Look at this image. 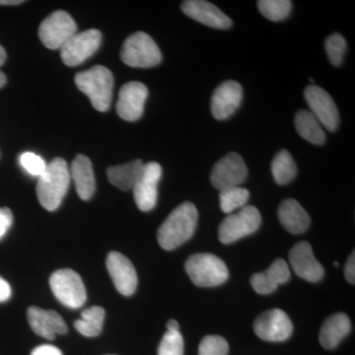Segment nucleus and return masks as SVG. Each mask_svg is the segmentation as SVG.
Here are the masks:
<instances>
[{
  "mask_svg": "<svg viewBox=\"0 0 355 355\" xmlns=\"http://www.w3.org/2000/svg\"><path fill=\"white\" fill-rule=\"evenodd\" d=\"M198 214L193 203L186 202L176 207L158 229L159 245L172 251L188 241L195 233Z\"/></svg>",
  "mask_w": 355,
  "mask_h": 355,
  "instance_id": "f257e3e1",
  "label": "nucleus"
},
{
  "mask_svg": "<svg viewBox=\"0 0 355 355\" xmlns=\"http://www.w3.org/2000/svg\"><path fill=\"white\" fill-rule=\"evenodd\" d=\"M70 180L69 165L64 159L55 158L49 163L37 184V196L44 209L53 211L60 207L69 190Z\"/></svg>",
  "mask_w": 355,
  "mask_h": 355,
  "instance_id": "f03ea898",
  "label": "nucleus"
},
{
  "mask_svg": "<svg viewBox=\"0 0 355 355\" xmlns=\"http://www.w3.org/2000/svg\"><path fill=\"white\" fill-rule=\"evenodd\" d=\"M76 84L97 111L106 112L111 107L113 98L114 77L107 67L95 65L92 69L79 72Z\"/></svg>",
  "mask_w": 355,
  "mask_h": 355,
  "instance_id": "7ed1b4c3",
  "label": "nucleus"
},
{
  "mask_svg": "<svg viewBox=\"0 0 355 355\" xmlns=\"http://www.w3.org/2000/svg\"><path fill=\"white\" fill-rule=\"evenodd\" d=\"M184 270L193 284L200 287L221 286L228 279L225 263L212 254H196L184 263Z\"/></svg>",
  "mask_w": 355,
  "mask_h": 355,
  "instance_id": "20e7f679",
  "label": "nucleus"
},
{
  "mask_svg": "<svg viewBox=\"0 0 355 355\" xmlns=\"http://www.w3.org/2000/svg\"><path fill=\"white\" fill-rule=\"evenodd\" d=\"M121 58L128 67L139 69L156 67L162 60L160 49L144 32L135 33L125 40L121 48Z\"/></svg>",
  "mask_w": 355,
  "mask_h": 355,
  "instance_id": "39448f33",
  "label": "nucleus"
},
{
  "mask_svg": "<svg viewBox=\"0 0 355 355\" xmlns=\"http://www.w3.org/2000/svg\"><path fill=\"white\" fill-rule=\"evenodd\" d=\"M51 291L62 305L77 309L86 302L87 294L80 275L70 268L58 270L50 277Z\"/></svg>",
  "mask_w": 355,
  "mask_h": 355,
  "instance_id": "423d86ee",
  "label": "nucleus"
},
{
  "mask_svg": "<svg viewBox=\"0 0 355 355\" xmlns=\"http://www.w3.org/2000/svg\"><path fill=\"white\" fill-rule=\"evenodd\" d=\"M261 223L259 209L253 205H246L237 214H229L219 226L218 237L223 244H231L253 234Z\"/></svg>",
  "mask_w": 355,
  "mask_h": 355,
  "instance_id": "0eeeda50",
  "label": "nucleus"
},
{
  "mask_svg": "<svg viewBox=\"0 0 355 355\" xmlns=\"http://www.w3.org/2000/svg\"><path fill=\"white\" fill-rule=\"evenodd\" d=\"M76 33L77 25L73 18L65 11L58 10L41 23L39 38L46 48L60 50Z\"/></svg>",
  "mask_w": 355,
  "mask_h": 355,
  "instance_id": "6e6552de",
  "label": "nucleus"
},
{
  "mask_svg": "<svg viewBox=\"0 0 355 355\" xmlns=\"http://www.w3.org/2000/svg\"><path fill=\"white\" fill-rule=\"evenodd\" d=\"M102 42V33L90 29L76 33L60 49V57L67 67H77L94 55Z\"/></svg>",
  "mask_w": 355,
  "mask_h": 355,
  "instance_id": "1a4fd4ad",
  "label": "nucleus"
},
{
  "mask_svg": "<svg viewBox=\"0 0 355 355\" xmlns=\"http://www.w3.org/2000/svg\"><path fill=\"white\" fill-rule=\"evenodd\" d=\"M310 112L329 132H336L340 125V114L331 96L324 89L311 84L304 91Z\"/></svg>",
  "mask_w": 355,
  "mask_h": 355,
  "instance_id": "9d476101",
  "label": "nucleus"
},
{
  "mask_svg": "<svg viewBox=\"0 0 355 355\" xmlns=\"http://www.w3.org/2000/svg\"><path fill=\"white\" fill-rule=\"evenodd\" d=\"M248 168L244 159L238 153H231L221 158L212 168L210 180L219 191L240 187L246 181Z\"/></svg>",
  "mask_w": 355,
  "mask_h": 355,
  "instance_id": "9b49d317",
  "label": "nucleus"
},
{
  "mask_svg": "<svg viewBox=\"0 0 355 355\" xmlns=\"http://www.w3.org/2000/svg\"><path fill=\"white\" fill-rule=\"evenodd\" d=\"M256 335L266 342H284L291 338L293 324L284 311L272 309L261 313L254 323Z\"/></svg>",
  "mask_w": 355,
  "mask_h": 355,
  "instance_id": "f8f14e48",
  "label": "nucleus"
},
{
  "mask_svg": "<svg viewBox=\"0 0 355 355\" xmlns=\"http://www.w3.org/2000/svg\"><path fill=\"white\" fill-rule=\"evenodd\" d=\"M162 177V167L157 162L144 164V172L133 187V197L141 211H150L155 207L158 198V184Z\"/></svg>",
  "mask_w": 355,
  "mask_h": 355,
  "instance_id": "ddd939ff",
  "label": "nucleus"
},
{
  "mask_svg": "<svg viewBox=\"0 0 355 355\" xmlns=\"http://www.w3.org/2000/svg\"><path fill=\"white\" fill-rule=\"evenodd\" d=\"M148 89L144 83L132 81L125 83L119 93L116 113L123 121H135L144 114Z\"/></svg>",
  "mask_w": 355,
  "mask_h": 355,
  "instance_id": "4468645a",
  "label": "nucleus"
},
{
  "mask_svg": "<svg viewBox=\"0 0 355 355\" xmlns=\"http://www.w3.org/2000/svg\"><path fill=\"white\" fill-rule=\"evenodd\" d=\"M243 89L240 83L229 80L221 83L212 94L210 109L218 121L230 118L241 105Z\"/></svg>",
  "mask_w": 355,
  "mask_h": 355,
  "instance_id": "2eb2a0df",
  "label": "nucleus"
},
{
  "mask_svg": "<svg viewBox=\"0 0 355 355\" xmlns=\"http://www.w3.org/2000/svg\"><path fill=\"white\" fill-rule=\"evenodd\" d=\"M106 263L116 291L125 296L132 295L139 282L132 261L125 254L112 252L107 257Z\"/></svg>",
  "mask_w": 355,
  "mask_h": 355,
  "instance_id": "dca6fc26",
  "label": "nucleus"
},
{
  "mask_svg": "<svg viewBox=\"0 0 355 355\" xmlns=\"http://www.w3.org/2000/svg\"><path fill=\"white\" fill-rule=\"evenodd\" d=\"M289 261L294 272L310 282H320L324 277L323 266L317 261L309 243H298L289 252Z\"/></svg>",
  "mask_w": 355,
  "mask_h": 355,
  "instance_id": "f3484780",
  "label": "nucleus"
},
{
  "mask_svg": "<svg viewBox=\"0 0 355 355\" xmlns=\"http://www.w3.org/2000/svg\"><path fill=\"white\" fill-rule=\"evenodd\" d=\"M181 8L191 19L214 29L225 30L232 25V21L225 13L205 0H187L182 3Z\"/></svg>",
  "mask_w": 355,
  "mask_h": 355,
  "instance_id": "a211bd4d",
  "label": "nucleus"
},
{
  "mask_svg": "<svg viewBox=\"0 0 355 355\" xmlns=\"http://www.w3.org/2000/svg\"><path fill=\"white\" fill-rule=\"evenodd\" d=\"M28 322L34 333L46 340H53L57 335L67 333V326L55 311L30 307L27 311Z\"/></svg>",
  "mask_w": 355,
  "mask_h": 355,
  "instance_id": "6ab92c4d",
  "label": "nucleus"
},
{
  "mask_svg": "<svg viewBox=\"0 0 355 355\" xmlns=\"http://www.w3.org/2000/svg\"><path fill=\"white\" fill-rule=\"evenodd\" d=\"M289 279L288 265L286 261L279 259L273 261L266 272L254 273L251 277V284L257 293L266 295L277 291L280 284H286Z\"/></svg>",
  "mask_w": 355,
  "mask_h": 355,
  "instance_id": "aec40b11",
  "label": "nucleus"
},
{
  "mask_svg": "<svg viewBox=\"0 0 355 355\" xmlns=\"http://www.w3.org/2000/svg\"><path fill=\"white\" fill-rule=\"evenodd\" d=\"M70 179L73 180L77 193L83 200H89L94 195L96 182L92 162L87 156L79 154L69 169Z\"/></svg>",
  "mask_w": 355,
  "mask_h": 355,
  "instance_id": "412c9836",
  "label": "nucleus"
},
{
  "mask_svg": "<svg viewBox=\"0 0 355 355\" xmlns=\"http://www.w3.org/2000/svg\"><path fill=\"white\" fill-rule=\"evenodd\" d=\"M352 323L345 313L331 315L324 322L320 331L319 340L324 349H333L349 335Z\"/></svg>",
  "mask_w": 355,
  "mask_h": 355,
  "instance_id": "4be33fe9",
  "label": "nucleus"
},
{
  "mask_svg": "<svg viewBox=\"0 0 355 355\" xmlns=\"http://www.w3.org/2000/svg\"><path fill=\"white\" fill-rule=\"evenodd\" d=\"M279 219L288 232L292 234H301L309 228L311 219L309 214L295 200H284L279 209Z\"/></svg>",
  "mask_w": 355,
  "mask_h": 355,
  "instance_id": "5701e85b",
  "label": "nucleus"
},
{
  "mask_svg": "<svg viewBox=\"0 0 355 355\" xmlns=\"http://www.w3.org/2000/svg\"><path fill=\"white\" fill-rule=\"evenodd\" d=\"M144 163L140 159L108 168L110 183L121 191L132 190L144 172Z\"/></svg>",
  "mask_w": 355,
  "mask_h": 355,
  "instance_id": "b1692460",
  "label": "nucleus"
},
{
  "mask_svg": "<svg viewBox=\"0 0 355 355\" xmlns=\"http://www.w3.org/2000/svg\"><path fill=\"white\" fill-rule=\"evenodd\" d=\"M294 123H295L296 130L300 137L311 144L321 146L326 141V133H324V128L317 120L316 116L310 111H307V110L299 111L295 114Z\"/></svg>",
  "mask_w": 355,
  "mask_h": 355,
  "instance_id": "393cba45",
  "label": "nucleus"
},
{
  "mask_svg": "<svg viewBox=\"0 0 355 355\" xmlns=\"http://www.w3.org/2000/svg\"><path fill=\"white\" fill-rule=\"evenodd\" d=\"M106 312L100 306H93L81 313V319L74 323L76 331L87 338L99 336L103 330Z\"/></svg>",
  "mask_w": 355,
  "mask_h": 355,
  "instance_id": "a878e982",
  "label": "nucleus"
},
{
  "mask_svg": "<svg viewBox=\"0 0 355 355\" xmlns=\"http://www.w3.org/2000/svg\"><path fill=\"white\" fill-rule=\"evenodd\" d=\"M272 174L275 183L286 184L297 175V166L291 154L282 149L275 155L272 162Z\"/></svg>",
  "mask_w": 355,
  "mask_h": 355,
  "instance_id": "bb28decb",
  "label": "nucleus"
},
{
  "mask_svg": "<svg viewBox=\"0 0 355 355\" xmlns=\"http://www.w3.org/2000/svg\"><path fill=\"white\" fill-rule=\"evenodd\" d=\"M250 198V191L242 187H233L220 191V209L224 214H231L236 209L246 207Z\"/></svg>",
  "mask_w": 355,
  "mask_h": 355,
  "instance_id": "cd10ccee",
  "label": "nucleus"
},
{
  "mask_svg": "<svg viewBox=\"0 0 355 355\" xmlns=\"http://www.w3.org/2000/svg\"><path fill=\"white\" fill-rule=\"evenodd\" d=\"M258 8L261 15L270 21H282L288 17L292 8L289 0H260Z\"/></svg>",
  "mask_w": 355,
  "mask_h": 355,
  "instance_id": "c85d7f7f",
  "label": "nucleus"
},
{
  "mask_svg": "<svg viewBox=\"0 0 355 355\" xmlns=\"http://www.w3.org/2000/svg\"><path fill=\"white\" fill-rule=\"evenodd\" d=\"M324 48L331 64L334 67H340L343 64V58L347 51V44L345 39L342 35L335 33L327 38L324 42Z\"/></svg>",
  "mask_w": 355,
  "mask_h": 355,
  "instance_id": "c756f323",
  "label": "nucleus"
},
{
  "mask_svg": "<svg viewBox=\"0 0 355 355\" xmlns=\"http://www.w3.org/2000/svg\"><path fill=\"white\" fill-rule=\"evenodd\" d=\"M158 355H184V338L180 331H167L158 347Z\"/></svg>",
  "mask_w": 355,
  "mask_h": 355,
  "instance_id": "7c9ffc66",
  "label": "nucleus"
},
{
  "mask_svg": "<svg viewBox=\"0 0 355 355\" xmlns=\"http://www.w3.org/2000/svg\"><path fill=\"white\" fill-rule=\"evenodd\" d=\"M227 340L220 336H207L202 338L198 347V355H227Z\"/></svg>",
  "mask_w": 355,
  "mask_h": 355,
  "instance_id": "2f4dec72",
  "label": "nucleus"
},
{
  "mask_svg": "<svg viewBox=\"0 0 355 355\" xmlns=\"http://www.w3.org/2000/svg\"><path fill=\"white\" fill-rule=\"evenodd\" d=\"M20 165L28 174L34 177H41L46 169V161L38 154L33 153H25L20 156Z\"/></svg>",
  "mask_w": 355,
  "mask_h": 355,
  "instance_id": "473e14b6",
  "label": "nucleus"
},
{
  "mask_svg": "<svg viewBox=\"0 0 355 355\" xmlns=\"http://www.w3.org/2000/svg\"><path fill=\"white\" fill-rule=\"evenodd\" d=\"M12 212L7 207H0V240L6 235L12 225Z\"/></svg>",
  "mask_w": 355,
  "mask_h": 355,
  "instance_id": "72a5a7b5",
  "label": "nucleus"
},
{
  "mask_svg": "<svg viewBox=\"0 0 355 355\" xmlns=\"http://www.w3.org/2000/svg\"><path fill=\"white\" fill-rule=\"evenodd\" d=\"M31 355H62V352L55 345H42L33 349Z\"/></svg>",
  "mask_w": 355,
  "mask_h": 355,
  "instance_id": "f704fd0d",
  "label": "nucleus"
},
{
  "mask_svg": "<svg viewBox=\"0 0 355 355\" xmlns=\"http://www.w3.org/2000/svg\"><path fill=\"white\" fill-rule=\"evenodd\" d=\"M345 279L349 284H354L355 280V257L354 252L349 257V260L347 261V266L345 268Z\"/></svg>",
  "mask_w": 355,
  "mask_h": 355,
  "instance_id": "c9c22d12",
  "label": "nucleus"
},
{
  "mask_svg": "<svg viewBox=\"0 0 355 355\" xmlns=\"http://www.w3.org/2000/svg\"><path fill=\"white\" fill-rule=\"evenodd\" d=\"M11 296V287L6 279L0 277V303L6 302Z\"/></svg>",
  "mask_w": 355,
  "mask_h": 355,
  "instance_id": "e433bc0d",
  "label": "nucleus"
},
{
  "mask_svg": "<svg viewBox=\"0 0 355 355\" xmlns=\"http://www.w3.org/2000/svg\"><path fill=\"white\" fill-rule=\"evenodd\" d=\"M180 324L176 320H170L167 323V331H180Z\"/></svg>",
  "mask_w": 355,
  "mask_h": 355,
  "instance_id": "4c0bfd02",
  "label": "nucleus"
},
{
  "mask_svg": "<svg viewBox=\"0 0 355 355\" xmlns=\"http://www.w3.org/2000/svg\"><path fill=\"white\" fill-rule=\"evenodd\" d=\"M24 3L23 0H0V6H19Z\"/></svg>",
  "mask_w": 355,
  "mask_h": 355,
  "instance_id": "58836bf2",
  "label": "nucleus"
},
{
  "mask_svg": "<svg viewBox=\"0 0 355 355\" xmlns=\"http://www.w3.org/2000/svg\"><path fill=\"white\" fill-rule=\"evenodd\" d=\"M6 50L0 46V67L6 62Z\"/></svg>",
  "mask_w": 355,
  "mask_h": 355,
  "instance_id": "ea45409f",
  "label": "nucleus"
},
{
  "mask_svg": "<svg viewBox=\"0 0 355 355\" xmlns=\"http://www.w3.org/2000/svg\"><path fill=\"white\" fill-rule=\"evenodd\" d=\"M6 74L3 73V72L0 70V88L3 87L4 85H6Z\"/></svg>",
  "mask_w": 355,
  "mask_h": 355,
  "instance_id": "a19ab883",
  "label": "nucleus"
},
{
  "mask_svg": "<svg viewBox=\"0 0 355 355\" xmlns=\"http://www.w3.org/2000/svg\"><path fill=\"white\" fill-rule=\"evenodd\" d=\"M108 355H114V354H108Z\"/></svg>",
  "mask_w": 355,
  "mask_h": 355,
  "instance_id": "79ce46f5",
  "label": "nucleus"
}]
</instances>
